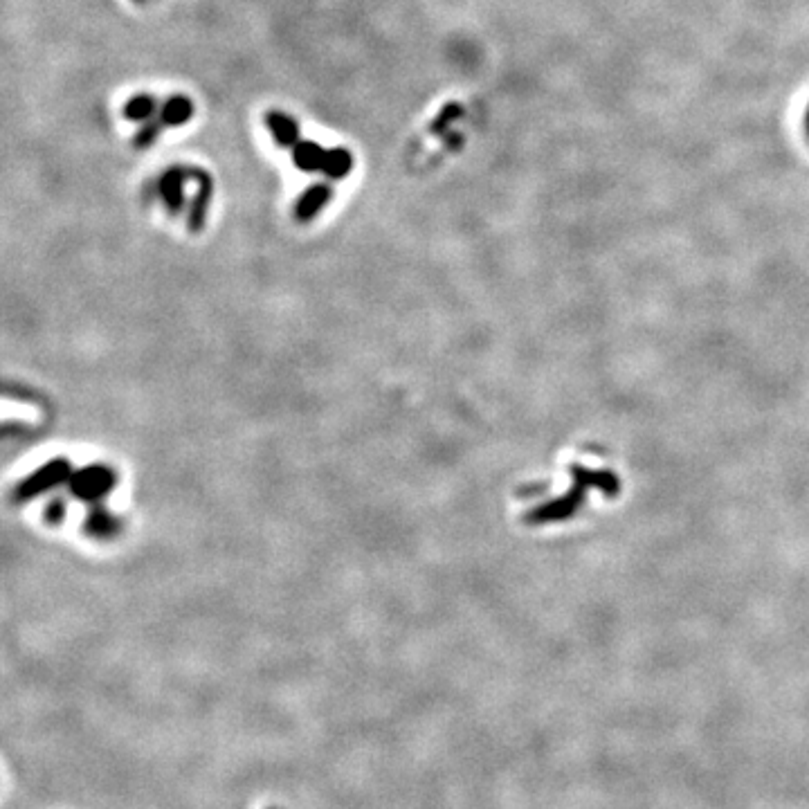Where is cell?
<instances>
[{
	"instance_id": "1",
	"label": "cell",
	"mask_w": 809,
	"mask_h": 809,
	"mask_svg": "<svg viewBox=\"0 0 809 809\" xmlns=\"http://www.w3.org/2000/svg\"><path fill=\"white\" fill-rule=\"evenodd\" d=\"M266 126L268 131L275 135V142L281 149H293L299 142V126L293 117L281 111H268L266 113Z\"/></svg>"
},
{
	"instance_id": "4",
	"label": "cell",
	"mask_w": 809,
	"mask_h": 809,
	"mask_svg": "<svg viewBox=\"0 0 809 809\" xmlns=\"http://www.w3.org/2000/svg\"><path fill=\"white\" fill-rule=\"evenodd\" d=\"M160 111V104H158V99L153 97V95H135L133 99H129V102L124 104V111H122V115L126 117V120H131V122H149L153 115H156Z\"/></svg>"
},
{
	"instance_id": "5",
	"label": "cell",
	"mask_w": 809,
	"mask_h": 809,
	"mask_svg": "<svg viewBox=\"0 0 809 809\" xmlns=\"http://www.w3.org/2000/svg\"><path fill=\"white\" fill-rule=\"evenodd\" d=\"M331 196V189L326 185H315L308 189V192L302 196V201L297 205V214L299 218H313L320 209L326 205Z\"/></svg>"
},
{
	"instance_id": "7",
	"label": "cell",
	"mask_w": 809,
	"mask_h": 809,
	"mask_svg": "<svg viewBox=\"0 0 809 809\" xmlns=\"http://www.w3.org/2000/svg\"><path fill=\"white\" fill-rule=\"evenodd\" d=\"M185 169H171L169 174L160 180V192L167 198L171 207H178L183 201V183H185Z\"/></svg>"
},
{
	"instance_id": "9",
	"label": "cell",
	"mask_w": 809,
	"mask_h": 809,
	"mask_svg": "<svg viewBox=\"0 0 809 809\" xmlns=\"http://www.w3.org/2000/svg\"><path fill=\"white\" fill-rule=\"evenodd\" d=\"M138 3H144V0H138Z\"/></svg>"
},
{
	"instance_id": "6",
	"label": "cell",
	"mask_w": 809,
	"mask_h": 809,
	"mask_svg": "<svg viewBox=\"0 0 809 809\" xmlns=\"http://www.w3.org/2000/svg\"><path fill=\"white\" fill-rule=\"evenodd\" d=\"M353 167V156L347 149H331L326 151V160H324V174L329 178H344L351 171Z\"/></svg>"
},
{
	"instance_id": "8",
	"label": "cell",
	"mask_w": 809,
	"mask_h": 809,
	"mask_svg": "<svg viewBox=\"0 0 809 809\" xmlns=\"http://www.w3.org/2000/svg\"><path fill=\"white\" fill-rule=\"evenodd\" d=\"M162 129H165V124L160 122V117H156V120L151 117L149 122H144V126L138 133V138H135V144H138V147H151L153 140H156L158 135L162 133Z\"/></svg>"
},
{
	"instance_id": "3",
	"label": "cell",
	"mask_w": 809,
	"mask_h": 809,
	"mask_svg": "<svg viewBox=\"0 0 809 809\" xmlns=\"http://www.w3.org/2000/svg\"><path fill=\"white\" fill-rule=\"evenodd\" d=\"M293 160L302 171H322L326 151L322 144H317L313 140H299L293 147Z\"/></svg>"
},
{
	"instance_id": "2",
	"label": "cell",
	"mask_w": 809,
	"mask_h": 809,
	"mask_svg": "<svg viewBox=\"0 0 809 809\" xmlns=\"http://www.w3.org/2000/svg\"><path fill=\"white\" fill-rule=\"evenodd\" d=\"M158 117H160V122L165 124V129H169V126H183L194 117V102L185 95L171 97L165 104H162Z\"/></svg>"
}]
</instances>
